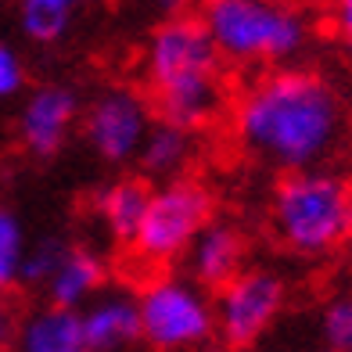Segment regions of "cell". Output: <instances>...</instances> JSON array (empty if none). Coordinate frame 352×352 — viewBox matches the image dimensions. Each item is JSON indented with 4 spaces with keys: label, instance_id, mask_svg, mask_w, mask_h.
<instances>
[{
    "label": "cell",
    "instance_id": "obj_1",
    "mask_svg": "<svg viewBox=\"0 0 352 352\" xmlns=\"http://www.w3.org/2000/svg\"><path fill=\"white\" fill-rule=\"evenodd\" d=\"M237 140L280 169L309 173L342 137V104L313 72H274L255 83L237 104Z\"/></svg>",
    "mask_w": 352,
    "mask_h": 352
},
{
    "label": "cell",
    "instance_id": "obj_2",
    "mask_svg": "<svg viewBox=\"0 0 352 352\" xmlns=\"http://www.w3.org/2000/svg\"><path fill=\"white\" fill-rule=\"evenodd\" d=\"M277 241L302 255L338 248L352 234V187L331 173H292L274 195Z\"/></svg>",
    "mask_w": 352,
    "mask_h": 352
},
{
    "label": "cell",
    "instance_id": "obj_3",
    "mask_svg": "<svg viewBox=\"0 0 352 352\" xmlns=\"http://www.w3.org/2000/svg\"><path fill=\"white\" fill-rule=\"evenodd\" d=\"M205 29L216 54L237 61L287 58L306 43V19L298 11L259 0H216L205 11Z\"/></svg>",
    "mask_w": 352,
    "mask_h": 352
},
{
    "label": "cell",
    "instance_id": "obj_4",
    "mask_svg": "<svg viewBox=\"0 0 352 352\" xmlns=\"http://www.w3.org/2000/svg\"><path fill=\"white\" fill-rule=\"evenodd\" d=\"M209 219V195L195 180H173L169 187L155 190L151 209L144 216L133 237V252L144 263H166L180 255L205 230Z\"/></svg>",
    "mask_w": 352,
    "mask_h": 352
},
{
    "label": "cell",
    "instance_id": "obj_5",
    "mask_svg": "<svg viewBox=\"0 0 352 352\" xmlns=\"http://www.w3.org/2000/svg\"><path fill=\"white\" fill-rule=\"evenodd\" d=\"M140 334L158 349H190L216 327V309L184 280H158L140 295Z\"/></svg>",
    "mask_w": 352,
    "mask_h": 352
},
{
    "label": "cell",
    "instance_id": "obj_6",
    "mask_svg": "<svg viewBox=\"0 0 352 352\" xmlns=\"http://www.w3.org/2000/svg\"><path fill=\"white\" fill-rule=\"evenodd\" d=\"M284 306V284L266 270H245L219 292L216 302V327L230 349L252 345L259 334L274 324Z\"/></svg>",
    "mask_w": 352,
    "mask_h": 352
},
{
    "label": "cell",
    "instance_id": "obj_7",
    "mask_svg": "<svg viewBox=\"0 0 352 352\" xmlns=\"http://www.w3.org/2000/svg\"><path fill=\"white\" fill-rule=\"evenodd\" d=\"M201 69H216V47L205 29V19L180 14V19H169L155 29L148 47V76L155 87Z\"/></svg>",
    "mask_w": 352,
    "mask_h": 352
},
{
    "label": "cell",
    "instance_id": "obj_8",
    "mask_svg": "<svg viewBox=\"0 0 352 352\" xmlns=\"http://www.w3.org/2000/svg\"><path fill=\"white\" fill-rule=\"evenodd\" d=\"M148 108L130 90H108L94 101L87 116V140L108 162H122L148 140Z\"/></svg>",
    "mask_w": 352,
    "mask_h": 352
},
{
    "label": "cell",
    "instance_id": "obj_9",
    "mask_svg": "<svg viewBox=\"0 0 352 352\" xmlns=\"http://www.w3.org/2000/svg\"><path fill=\"white\" fill-rule=\"evenodd\" d=\"M155 108L166 119V126H176V130L205 126L223 108V79L216 69L169 79V83L155 87Z\"/></svg>",
    "mask_w": 352,
    "mask_h": 352
},
{
    "label": "cell",
    "instance_id": "obj_10",
    "mask_svg": "<svg viewBox=\"0 0 352 352\" xmlns=\"http://www.w3.org/2000/svg\"><path fill=\"white\" fill-rule=\"evenodd\" d=\"M76 119V94L69 87H40L19 116V133L29 151L54 155Z\"/></svg>",
    "mask_w": 352,
    "mask_h": 352
},
{
    "label": "cell",
    "instance_id": "obj_11",
    "mask_svg": "<svg viewBox=\"0 0 352 352\" xmlns=\"http://www.w3.org/2000/svg\"><path fill=\"white\" fill-rule=\"evenodd\" d=\"M241 263H245V237L227 223L205 227L190 245V277L198 284L219 287V292L241 277Z\"/></svg>",
    "mask_w": 352,
    "mask_h": 352
},
{
    "label": "cell",
    "instance_id": "obj_12",
    "mask_svg": "<svg viewBox=\"0 0 352 352\" xmlns=\"http://www.w3.org/2000/svg\"><path fill=\"white\" fill-rule=\"evenodd\" d=\"M83 334L90 352H111L140 338V309L126 295H108L83 313Z\"/></svg>",
    "mask_w": 352,
    "mask_h": 352
},
{
    "label": "cell",
    "instance_id": "obj_13",
    "mask_svg": "<svg viewBox=\"0 0 352 352\" xmlns=\"http://www.w3.org/2000/svg\"><path fill=\"white\" fill-rule=\"evenodd\" d=\"M22 352H90L83 316L72 309H40L22 324Z\"/></svg>",
    "mask_w": 352,
    "mask_h": 352
},
{
    "label": "cell",
    "instance_id": "obj_14",
    "mask_svg": "<svg viewBox=\"0 0 352 352\" xmlns=\"http://www.w3.org/2000/svg\"><path fill=\"white\" fill-rule=\"evenodd\" d=\"M151 198L155 190L148 187V180H140V176H126V180L111 184L101 198V219L108 223V230L119 237V241H130L140 230L144 216L151 209Z\"/></svg>",
    "mask_w": 352,
    "mask_h": 352
},
{
    "label": "cell",
    "instance_id": "obj_15",
    "mask_svg": "<svg viewBox=\"0 0 352 352\" xmlns=\"http://www.w3.org/2000/svg\"><path fill=\"white\" fill-rule=\"evenodd\" d=\"M101 280H104V266L98 263V255H90V252H69L65 259H61L58 274L51 277V284H47L51 306L76 313V306L90 292H98Z\"/></svg>",
    "mask_w": 352,
    "mask_h": 352
},
{
    "label": "cell",
    "instance_id": "obj_16",
    "mask_svg": "<svg viewBox=\"0 0 352 352\" xmlns=\"http://www.w3.org/2000/svg\"><path fill=\"white\" fill-rule=\"evenodd\" d=\"M190 155V137L187 130H176V126H155V130L148 133V140H144L140 148V158H144V169L148 173H176Z\"/></svg>",
    "mask_w": 352,
    "mask_h": 352
},
{
    "label": "cell",
    "instance_id": "obj_17",
    "mask_svg": "<svg viewBox=\"0 0 352 352\" xmlns=\"http://www.w3.org/2000/svg\"><path fill=\"white\" fill-rule=\"evenodd\" d=\"M72 11L76 8L69 0H25L22 4V29L40 43H54L69 33Z\"/></svg>",
    "mask_w": 352,
    "mask_h": 352
},
{
    "label": "cell",
    "instance_id": "obj_18",
    "mask_svg": "<svg viewBox=\"0 0 352 352\" xmlns=\"http://www.w3.org/2000/svg\"><path fill=\"white\" fill-rule=\"evenodd\" d=\"M22 263H25V234L22 223L14 219V212L0 209V292L22 277Z\"/></svg>",
    "mask_w": 352,
    "mask_h": 352
},
{
    "label": "cell",
    "instance_id": "obj_19",
    "mask_svg": "<svg viewBox=\"0 0 352 352\" xmlns=\"http://www.w3.org/2000/svg\"><path fill=\"white\" fill-rule=\"evenodd\" d=\"M65 255H69V248H61L58 241H40L33 252H25L19 280H25V284H51V277L58 274V266H61Z\"/></svg>",
    "mask_w": 352,
    "mask_h": 352
},
{
    "label": "cell",
    "instance_id": "obj_20",
    "mask_svg": "<svg viewBox=\"0 0 352 352\" xmlns=\"http://www.w3.org/2000/svg\"><path fill=\"white\" fill-rule=\"evenodd\" d=\"M324 342L327 352H352V295L331 302L324 313Z\"/></svg>",
    "mask_w": 352,
    "mask_h": 352
},
{
    "label": "cell",
    "instance_id": "obj_21",
    "mask_svg": "<svg viewBox=\"0 0 352 352\" xmlns=\"http://www.w3.org/2000/svg\"><path fill=\"white\" fill-rule=\"evenodd\" d=\"M22 83H25V69H22L19 54H14L11 47L0 43V98H8V94H14Z\"/></svg>",
    "mask_w": 352,
    "mask_h": 352
},
{
    "label": "cell",
    "instance_id": "obj_22",
    "mask_svg": "<svg viewBox=\"0 0 352 352\" xmlns=\"http://www.w3.org/2000/svg\"><path fill=\"white\" fill-rule=\"evenodd\" d=\"M331 22H334V29H338V36L345 43H352V0H342V4L334 8Z\"/></svg>",
    "mask_w": 352,
    "mask_h": 352
},
{
    "label": "cell",
    "instance_id": "obj_23",
    "mask_svg": "<svg viewBox=\"0 0 352 352\" xmlns=\"http://www.w3.org/2000/svg\"><path fill=\"white\" fill-rule=\"evenodd\" d=\"M11 334H14V313H11V302L4 298V292H0V349L11 342Z\"/></svg>",
    "mask_w": 352,
    "mask_h": 352
}]
</instances>
